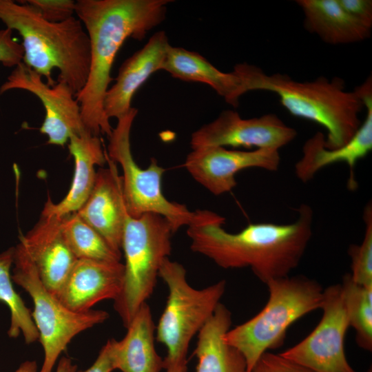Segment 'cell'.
Returning <instances> with one entry per match:
<instances>
[{"label":"cell","mask_w":372,"mask_h":372,"mask_svg":"<svg viewBox=\"0 0 372 372\" xmlns=\"http://www.w3.org/2000/svg\"><path fill=\"white\" fill-rule=\"evenodd\" d=\"M289 224L251 223L237 233L223 228L225 218L198 209L187 226L190 248L223 269L249 267L267 283L288 276L300 263L312 235L313 211L307 204Z\"/></svg>","instance_id":"1"},{"label":"cell","mask_w":372,"mask_h":372,"mask_svg":"<svg viewBox=\"0 0 372 372\" xmlns=\"http://www.w3.org/2000/svg\"><path fill=\"white\" fill-rule=\"evenodd\" d=\"M170 0H78L75 14L90 40V63L86 83L76 94L85 129L93 135H111L103 103L112 81L117 53L129 38L143 39L165 19Z\"/></svg>","instance_id":"2"},{"label":"cell","mask_w":372,"mask_h":372,"mask_svg":"<svg viewBox=\"0 0 372 372\" xmlns=\"http://www.w3.org/2000/svg\"><path fill=\"white\" fill-rule=\"evenodd\" d=\"M242 76L246 92L267 91L276 94L293 116L313 121L327 132L325 146L335 149L346 145L361 125L364 105L358 92L347 91L343 79L319 76L297 81L287 74H268L249 63L234 67Z\"/></svg>","instance_id":"3"},{"label":"cell","mask_w":372,"mask_h":372,"mask_svg":"<svg viewBox=\"0 0 372 372\" xmlns=\"http://www.w3.org/2000/svg\"><path fill=\"white\" fill-rule=\"evenodd\" d=\"M0 20L22 38L23 63L54 85L59 80L75 93L85 85L90 63V45L82 22L74 17L59 23L42 18L23 1L0 0Z\"/></svg>","instance_id":"4"},{"label":"cell","mask_w":372,"mask_h":372,"mask_svg":"<svg viewBox=\"0 0 372 372\" xmlns=\"http://www.w3.org/2000/svg\"><path fill=\"white\" fill-rule=\"evenodd\" d=\"M269 298L263 309L252 318L225 335V342L244 357L247 370L251 372L260 357L280 347L289 327L309 313L320 309L322 286L303 276H285L267 283Z\"/></svg>","instance_id":"5"},{"label":"cell","mask_w":372,"mask_h":372,"mask_svg":"<svg viewBox=\"0 0 372 372\" xmlns=\"http://www.w3.org/2000/svg\"><path fill=\"white\" fill-rule=\"evenodd\" d=\"M173 234L171 225L161 215L147 213L135 218L126 213L121 245L123 280L114 300L125 327L154 292L160 268L171 254Z\"/></svg>","instance_id":"6"},{"label":"cell","mask_w":372,"mask_h":372,"mask_svg":"<svg viewBox=\"0 0 372 372\" xmlns=\"http://www.w3.org/2000/svg\"><path fill=\"white\" fill-rule=\"evenodd\" d=\"M158 277L168 289L166 304L156 327V340L167 351L163 359L165 370L187 360L189 343L220 303L226 282L222 280L203 289H195L187 280L185 267L169 258L163 262Z\"/></svg>","instance_id":"7"},{"label":"cell","mask_w":372,"mask_h":372,"mask_svg":"<svg viewBox=\"0 0 372 372\" xmlns=\"http://www.w3.org/2000/svg\"><path fill=\"white\" fill-rule=\"evenodd\" d=\"M14 268L11 278L31 297L34 304L33 320L39 333L44 360L39 372H52L60 354L79 333L105 322L109 313L90 309L74 312L66 308L48 291L22 242L14 247Z\"/></svg>","instance_id":"8"},{"label":"cell","mask_w":372,"mask_h":372,"mask_svg":"<svg viewBox=\"0 0 372 372\" xmlns=\"http://www.w3.org/2000/svg\"><path fill=\"white\" fill-rule=\"evenodd\" d=\"M137 114L138 110L132 107L117 119L116 126L109 136L107 155L121 167L123 198L128 215L135 218L147 213L161 215L169 223L175 233L189 224L194 212L185 205L165 198L161 188L165 169L154 158H151L145 169L135 162L131 150L130 133Z\"/></svg>","instance_id":"9"},{"label":"cell","mask_w":372,"mask_h":372,"mask_svg":"<svg viewBox=\"0 0 372 372\" xmlns=\"http://www.w3.org/2000/svg\"><path fill=\"white\" fill-rule=\"evenodd\" d=\"M320 309L322 317L312 332L280 354L312 372H356L344 352V337L349 324L340 284L324 290Z\"/></svg>","instance_id":"10"},{"label":"cell","mask_w":372,"mask_h":372,"mask_svg":"<svg viewBox=\"0 0 372 372\" xmlns=\"http://www.w3.org/2000/svg\"><path fill=\"white\" fill-rule=\"evenodd\" d=\"M31 92L41 101L45 118L39 130L48 136V144L64 146L73 134L87 130L83 125L75 93L65 82L51 86L23 62L17 65L0 87V94L11 90Z\"/></svg>","instance_id":"11"},{"label":"cell","mask_w":372,"mask_h":372,"mask_svg":"<svg viewBox=\"0 0 372 372\" xmlns=\"http://www.w3.org/2000/svg\"><path fill=\"white\" fill-rule=\"evenodd\" d=\"M296 136V130L275 114L242 118L237 112L228 110L194 132L190 145L192 149L231 146L279 150L293 141Z\"/></svg>","instance_id":"12"},{"label":"cell","mask_w":372,"mask_h":372,"mask_svg":"<svg viewBox=\"0 0 372 372\" xmlns=\"http://www.w3.org/2000/svg\"><path fill=\"white\" fill-rule=\"evenodd\" d=\"M280 163L279 150L276 149L242 151L207 147L192 149L187 155L184 166L196 181L218 196L237 185L236 175L241 170L256 167L275 172Z\"/></svg>","instance_id":"13"},{"label":"cell","mask_w":372,"mask_h":372,"mask_svg":"<svg viewBox=\"0 0 372 372\" xmlns=\"http://www.w3.org/2000/svg\"><path fill=\"white\" fill-rule=\"evenodd\" d=\"M364 107L366 116L364 122L344 146L328 149L325 146V136L318 132L302 146V156L295 164V174L303 183L310 181L322 169L334 163H345L349 169L347 187L354 190L358 187L355 177L357 163L372 149V79L370 76L355 89Z\"/></svg>","instance_id":"14"},{"label":"cell","mask_w":372,"mask_h":372,"mask_svg":"<svg viewBox=\"0 0 372 372\" xmlns=\"http://www.w3.org/2000/svg\"><path fill=\"white\" fill-rule=\"evenodd\" d=\"M45 287L55 297L77 258L72 252L61 227V218L41 215L34 227L19 236Z\"/></svg>","instance_id":"15"},{"label":"cell","mask_w":372,"mask_h":372,"mask_svg":"<svg viewBox=\"0 0 372 372\" xmlns=\"http://www.w3.org/2000/svg\"><path fill=\"white\" fill-rule=\"evenodd\" d=\"M107 168H99L96 172L92 190L76 213L102 236L115 253L121 256L127 211L123 198L121 177L118 175L116 165L107 155Z\"/></svg>","instance_id":"16"},{"label":"cell","mask_w":372,"mask_h":372,"mask_svg":"<svg viewBox=\"0 0 372 372\" xmlns=\"http://www.w3.org/2000/svg\"><path fill=\"white\" fill-rule=\"evenodd\" d=\"M123 274L121 262L77 259L56 297L74 312L89 311L101 300L116 298Z\"/></svg>","instance_id":"17"},{"label":"cell","mask_w":372,"mask_h":372,"mask_svg":"<svg viewBox=\"0 0 372 372\" xmlns=\"http://www.w3.org/2000/svg\"><path fill=\"white\" fill-rule=\"evenodd\" d=\"M170 46L165 32H157L123 63L115 83L105 95L103 108L109 119H118L131 110L132 98L139 87L153 73L163 70Z\"/></svg>","instance_id":"18"},{"label":"cell","mask_w":372,"mask_h":372,"mask_svg":"<svg viewBox=\"0 0 372 372\" xmlns=\"http://www.w3.org/2000/svg\"><path fill=\"white\" fill-rule=\"evenodd\" d=\"M68 142V149L74 161L70 188L58 203H53L48 197L41 215L62 217L76 212L92 190L96 175L95 167H102L107 163V154L99 137L89 131L72 135Z\"/></svg>","instance_id":"19"},{"label":"cell","mask_w":372,"mask_h":372,"mask_svg":"<svg viewBox=\"0 0 372 372\" xmlns=\"http://www.w3.org/2000/svg\"><path fill=\"white\" fill-rule=\"evenodd\" d=\"M163 70L184 81L208 85L227 103L235 107L240 96L247 93L243 79L236 69L223 72L199 53L183 48L170 46Z\"/></svg>","instance_id":"20"},{"label":"cell","mask_w":372,"mask_h":372,"mask_svg":"<svg viewBox=\"0 0 372 372\" xmlns=\"http://www.w3.org/2000/svg\"><path fill=\"white\" fill-rule=\"evenodd\" d=\"M125 337L114 339L115 369L121 372H161L163 359L155 348L156 326L150 308L144 303L127 327Z\"/></svg>","instance_id":"21"},{"label":"cell","mask_w":372,"mask_h":372,"mask_svg":"<svg viewBox=\"0 0 372 372\" xmlns=\"http://www.w3.org/2000/svg\"><path fill=\"white\" fill-rule=\"evenodd\" d=\"M231 324V313L220 303L213 316L198 333L194 351L196 372H246L242 355L225 340Z\"/></svg>","instance_id":"22"},{"label":"cell","mask_w":372,"mask_h":372,"mask_svg":"<svg viewBox=\"0 0 372 372\" xmlns=\"http://www.w3.org/2000/svg\"><path fill=\"white\" fill-rule=\"evenodd\" d=\"M304 14V25L324 42L347 44L364 41L371 29L350 15L338 0H298Z\"/></svg>","instance_id":"23"},{"label":"cell","mask_w":372,"mask_h":372,"mask_svg":"<svg viewBox=\"0 0 372 372\" xmlns=\"http://www.w3.org/2000/svg\"><path fill=\"white\" fill-rule=\"evenodd\" d=\"M14 247L0 254V301L6 304L10 311V326L8 331L10 338H15L21 333L26 344L39 339L38 329L30 310L14 290L10 268L13 263Z\"/></svg>","instance_id":"24"},{"label":"cell","mask_w":372,"mask_h":372,"mask_svg":"<svg viewBox=\"0 0 372 372\" xmlns=\"http://www.w3.org/2000/svg\"><path fill=\"white\" fill-rule=\"evenodd\" d=\"M61 218V227L65 240L77 259L104 262H121L102 236L87 224L76 212Z\"/></svg>","instance_id":"25"},{"label":"cell","mask_w":372,"mask_h":372,"mask_svg":"<svg viewBox=\"0 0 372 372\" xmlns=\"http://www.w3.org/2000/svg\"><path fill=\"white\" fill-rule=\"evenodd\" d=\"M349 327L356 333L359 347L372 350V286L355 283L350 273L343 277L340 284Z\"/></svg>","instance_id":"26"},{"label":"cell","mask_w":372,"mask_h":372,"mask_svg":"<svg viewBox=\"0 0 372 372\" xmlns=\"http://www.w3.org/2000/svg\"><path fill=\"white\" fill-rule=\"evenodd\" d=\"M365 232L360 245H352L348 253L351 260L352 280L357 284L372 286V206L368 203L364 210Z\"/></svg>","instance_id":"27"},{"label":"cell","mask_w":372,"mask_h":372,"mask_svg":"<svg viewBox=\"0 0 372 372\" xmlns=\"http://www.w3.org/2000/svg\"><path fill=\"white\" fill-rule=\"evenodd\" d=\"M44 19L59 23L74 17L76 1L72 0H28L23 1Z\"/></svg>","instance_id":"28"},{"label":"cell","mask_w":372,"mask_h":372,"mask_svg":"<svg viewBox=\"0 0 372 372\" xmlns=\"http://www.w3.org/2000/svg\"><path fill=\"white\" fill-rule=\"evenodd\" d=\"M251 372H312L280 354L264 353L258 360Z\"/></svg>","instance_id":"29"},{"label":"cell","mask_w":372,"mask_h":372,"mask_svg":"<svg viewBox=\"0 0 372 372\" xmlns=\"http://www.w3.org/2000/svg\"><path fill=\"white\" fill-rule=\"evenodd\" d=\"M9 28L0 30V63L8 68L14 67L23 62V49L12 36Z\"/></svg>","instance_id":"30"},{"label":"cell","mask_w":372,"mask_h":372,"mask_svg":"<svg viewBox=\"0 0 372 372\" xmlns=\"http://www.w3.org/2000/svg\"><path fill=\"white\" fill-rule=\"evenodd\" d=\"M340 5L364 26L372 27L371 0H338Z\"/></svg>","instance_id":"31"},{"label":"cell","mask_w":372,"mask_h":372,"mask_svg":"<svg viewBox=\"0 0 372 372\" xmlns=\"http://www.w3.org/2000/svg\"><path fill=\"white\" fill-rule=\"evenodd\" d=\"M114 339L107 341L101 349L92 365L85 371L78 372H112L115 369L114 356Z\"/></svg>","instance_id":"32"},{"label":"cell","mask_w":372,"mask_h":372,"mask_svg":"<svg viewBox=\"0 0 372 372\" xmlns=\"http://www.w3.org/2000/svg\"><path fill=\"white\" fill-rule=\"evenodd\" d=\"M77 366L70 358L62 357L58 363L56 372H76Z\"/></svg>","instance_id":"33"},{"label":"cell","mask_w":372,"mask_h":372,"mask_svg":"<svg viewBox=\"0 0 372 372\" xmlns=\"http://www.w3.org/2000/svg\"><path fill=\"white\" fill-rule=\"evenodd\" d=\"M14 372H39L37 364L35 361H25Z\"/></svg>","instance_id":"34"},{"label":"cell","mask_w":372,"mask_h":372,"mask_svg":"<svg viewBox=\"0 0 372 372\" xmlns=\"http://www.w3.org/2000/svg\"><path fill=\"white\" fill-rule=\"evenodd\" d=\"M187 360L183 361L174 365L170 366L165 369V372H187Z\"/></svg>","instance_id":"35"}]
</instances>
